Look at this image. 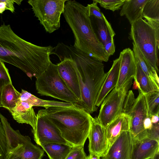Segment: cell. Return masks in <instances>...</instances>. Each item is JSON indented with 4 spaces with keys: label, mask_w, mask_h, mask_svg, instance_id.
<instances>
[{
    "label": "cell",
    "mask_w": 159,
    "mask_h": 159,
    "mask_svg": "<svg viewBox=\"0 0 159 159\" xmlns=\"http://www.w3.org/2000/svg\"><path fill=\"white\" fill-rule=\"evenodd\" d=\"M54 47L39 46L16 34L9 25L0 26V61L21 70L31 79L48 68Z\"/></svg>",
    "instance_id": "cell-1"
},
{
    "label": "cell",
    "mask_w": 159,
    "mask_h": 159,
    "mask_svg": "<svg viewBox=\"0 0 159 159\" xmlns=\"http://www.w3.org/2000/svg\"><path fill=\"white\" fill-rule=\"evenodd\" d=\"M52 53L59 60L70 59L76 65L81 93L79 105L89 114L95 111L97 97L106 78L102 62L77 50L73 46L59 43Z\"/></svg>",
    "instance_id": "cell-2"
},
{
    "label": "cell",
    "mask_w": 159,
    "mask_h": 159,
    "mask_svg": "<svg viewBox=\"0 0 159 159\" xmlns=\"http://www.w3.org/2000/svg\"><path fill=\"white\" fill-rule=\"evenodd\" d=\"M63 14L73 34L74 48L102 62H107L109 57L94 31L88 5L67 0Z\"/></svg>",
    "instance_id": "cell-3"
},
{
    "label": "cell",
    "mask_w": 159,
    "mask_h": 159,
    "mask_svg": "<svg viewBox=\"0 0 159 159\" xmlns=\"http://www.w3.org/2000/svg\"><path fill=\"white\" fill-rule=\"evenodd\" d=\"M43 111L72 146H84L89 135L92 117L78 104L52 107Z\"/></svg>",
    "instance_id": "cell-4"
},
{
    "label": "cell",
    "mask_w": 159,
    "mask_h": 159,
    "mask_svg": "<svg viewBox=\"0 0 159 159\" xmlns=\"http://www.w3.org/2000/svg\"><path fill=\"white\" fill-rule=\"evenodd\" d=\"M129 38L146 61L158 70L159 28H155L142 18L131 25Z\"/></svg>",
    "instance_id": "cell-5"
},
{
    "label": "cell",
    "mask_w": 159,
    "mask_h": 159,
    "mask_svg": "<svg viewBox=\"0 0 159 159\" xmlns=\"http://www.w3.org/2000/svg\"><path fill=\"white\" fill-rule=\"evenodd\" d=\"M35 85L37 93L41 95L79 104V100L60 75L57 65L51 61L47 69L36 78Z\"/></svg>",
    "instance_id": "cell-6"
},
{
    "label": "cell",
    "mask_w": 159,
    "mask_h": 159,
    "mask_svg": "<svg viewBox=\"0 0 159 159\" xmlns=\"http://www.w3.org/2000/svg\"><path fill=\"white\" fill-rule=\"evenodd\" d=\"M122 113L127 115L129 118V131L132 143L148 138L147 131L143 125L144 119L149 116L144 94L139 91L135 98L133 91H128L124 100Z\"/></svg>",
    "instance_id": "cell-7"
},
{
    "label": "cell",
    "mask_w": 159,
    "mask_h": 159,
    "mask_svg": "<svg viewBox=\"0 0 159 159\" xmlns=\"http://www.w3.org/2000/svg\"><path fill=\"white\" fill-rule=\"evenodd\" d=\"M67 0H29L34 16L46 32L51 33L60 26L61 14Z\"/></svg>",
    "instance_id": "cell-8"
},
{
    "label": "cell",
    "mask_w": 159,
    "mask_h": 159,
    "mask_svg": "<svg viewBox=\"0 0 159 159\" xmlns=\"http://www.w3.org/2000/svg\"><path fill=\"white\" fill-rule=\"evenodd\" d=\"M132 80L119 89L114 88L106 96L101 103L97 121L106 128L117 116L122 113L123 106L126 95Z\"/></svg>",
    "instance_id": "cell-9"
},
{
    "label": "cell",
    "mask_w": 159,
    "mask_h": 159,
    "mask_svg": "<svg viewBox=\"0 0 159 159\" xmlns=\"http://www.w3.org/2000/svg\"><path fill=\"white\" fill-rule=\"evenodd\" d=\"M36 116V125L32 132L37 144L40 146L45 143H58L72 146L62 137L57 127L46 117L42 109L38 111Z\"/></svg>",
    "instance_id": "cell-10"
},
{
    "label": "cell",
    "mask_w": 159,
    "mask_h": 159,
    "mask_svg": "<svg viewBox=\"0 0 159 159\" xmlns=\"http://www.w3.org/2000/svg\"><path fill=\"white\" fill-rule=\"evenodd\" d=\"M88 138L89 153L95 154L100 157H103L109 148L106 129L97 121L95 118H92Z\"/></svg>",
    "instance_id": "cell-11"
},
{
    "label": "cell",
    "mask_w": 159,
    "mask_h": 159,
    "mask_svg": "<svg viewBox=\"0 0 159 159\" xmlns=\"http://www.w3.org/2000/svg\"><path fill=\"white\" fill-rule=\"evenodd\" d=\"M60 61L61 62L57 64L59 74L69 88L78 99L80 103L81 93L76 64L70 59L64 58Z\"/></svg>",
    "instance_id": "cell-12"
},
{
    "label": "cell",
    "mask_w": 159,
    "mask_h": 159,
    "mask_svg": "<svg viewBox=\"0 0 159 159\" xmlns=\"http://www.w3.org/2000/svg\"><path fill=\"white\" fill-rule=\"evenodd\" d=\"M120 60L118 81L115 88L119 89L125 84L134 79L136 74V62L133 50L126 48L120 52L119 57Z\"/></svg>",
    "instance_id": "cell-13"
},
{
    "label": "cell",
    "mask_w": 159,
    "mask_h": 159,
    "mask_svg": "<svg viewBox=\"0 0 159 159\" xmlns=\"http://www.w3.org/2000/svg\"><path fill=\"white\" fill-rule=\"evenodd\" d=\"M132 146L129 131L123 132L109 147L102 159H130Z\"/></svg>",
    "instance_id": "cell-14"
},
{
    "label": "cell",
    "mask_w": 159,
    "mask_h": 159,
    "mask_svg": "<svg viewBox=\"0 0 159 159\" xmlns=\"http://www.w3.org/2000/svg\"><path fill=\"white\" fill-rule=\"evenodd\" d=\"M159 141L146 138L132 143L130 159H150L159 152Z\"/></svg>",
    "instance_id": "cell-15"
},
{
    "label": "cell",
    "mask_w": 159,
    "mask_h": 159,
    "mask_svg": "<svg viewBox=\"0 0 159 159\" xmlns=\"http://www.w3.org/2000/svg\"><path fill=\"white\" fill-rule=\"evenodd\" d=\"M120 64L119 57L113 60L112 66L107 73L106 78L97 97L95 102L96 107H99L107 94L115 88L118 80Z\"/></svg>",
    "instance_id": "cell-16"
},
{
    "label": "cell",
    "mask_w": 159,
    "mask_h": 159,
    "mask_svg": "<svg viewBox=\"0 0 159 159\" xmlns=\"http://www.w3.org/2000/svg\"><path fill=\"white\" fill-rule=\"evenodd\" d=\"M13 119L19 123L30 125L34 129L37 116L33 107L27 102L20 100L16 107L10 112Z\"/></svg>",
    "instance_id": "cell-17"
},
{
    "label": "cell",
    "mask_w": 159,
    "mask_h": 159,
    "mask_svg": "<svg viewBox=\"0 0 159 159\" xmlns=\"http://www.w3.org/2000/svg\"><path fill=\"white\" fill-rule=\"evenodd\" d=\"M92 26L94 31L104 47L108 43L114 42L115 33L110 23L105 16L98 19L90 16Z\"/></svg>",
    "instance_id": "cell-18"
},
{
    "label": "cell",
    "mask_w": 159,
    "mask_h": 159,
    "mask_svg": "<svg viewBox=\"0 0 159 159\" xmlns=\"http://www.w3.org/2000/svg\"><path fill=\"white\" fill-rule=\"evenodd\" d=\"M129 116L122 113L106 128L109 147L122 133L129 131Z\"/></svg>",
    "instance_id": "cell-19"
},
{
    "label": "cell",
    "mask_w": 159,
    "mask_h": 159,
    "mask_svg": "<svg viewBox=\"0 0 159 159\" xmlns=\"http://www.w3.org/2000/svg\"><path fill=\"white\" fill-rule=\"evenodd\" d=\"M17 142L19 152L22 159H41L44 151L33 144L28 136L20 134Z\"/></svg>",
    "instance_id": "cell-20"
},
{
    "label": "cell",
    "mask_w": 159,
    "mask_h": 159,
    "mask_svg": "<svg viewBox=\"0 0 159 159\" xmlns=\"http://www.w3.org/2000/svg\"><path fill=\"white\" fill-rule=\"evenodd\" d=\"M148 0H125L120 12L121 16H125L131 25L142 18L143 7Z\"/></svg>",
    "instance_id": "cell-21"
},
{
    "label": "cell",
    "mask_w": 159,
    "mask_h": 159,
    "mask_svg": "<svg viewBox=\"0 0 159 159\" xmlns=\"http://www.w3.org/2000/svg\"><path fill=\"white\" fill-rule=\"evenodd\" d=\"M20 100L27 102L31 107H41L47 108L52 107H67L73 104L66 102L45 100L40 99L28 91L21 89Z\"/></svg>",
    "instance_id": "cell-22"
},
{
    "label": "cell",
    "mask_w": 159,
    "mask_h": 159,
    "mask_svg": "<svg viewBox=\"0 0 159 159\" xmlns=\"http://www.w3.org/2000/svg\"><path fill=\"white\" fill-rule=\"evenodd\" d=\"M20 93L14 87L12 83L6 85L1 94V106L7 109L10 112L17 105L20 100Z\"/></svg>",
    "instance_id": "cell-23"
},
{
    "label": "cell",
    "mask_w": 159,
    "mask_h": 159,
    "mask_svg": "<svg viewBox=\"0 0 159 159\" xmlns=\"http://www.w3.org/2000/svg\"><path fill=\"white\" fill-rule=\"evenodd\" d=\"M135 81L139 91L145 94L154 91H159V87L156 85L143 71L137 62Z\"/></svg>",
    "instance_id": "cell-24"
},
{
    "label": "cell",
    "mask_w": 159,
    "mask_h": 159,
    "mask_svg": "<svg viewBox=\"0 0 159 159\" xmlns=\"http://www.w3.org/2000/svg\"><path fill=\"white\" fill-rule=\"evenodd\" d=\"M40 146L47 154L49 159H65L72 146L58 143H48Z\"/></svg>",
    "instance_id": "cell-25"
},
{
    "label": "cell",
    "mask_w": 159,
    "mask_h": 159,
    "mask_svg": "<svg viewBox=\"0 0 159 159\" xmlns=\"http://www.w3.org/2000/svg\"><path fill=\"white\" fill-rule=\"evenodd\" d=\"M142 18L155 28L159 27V0H148L143 8Z\"/></svg>",
    "instance_id": "cell-26"
},
{
    "label": "cell",
    "mask_w": 159,
    "mask_h": 159,
    "mask_svg": "<svg viewBox=\"0 0 159 159\" xmlns=\"http://www.w3.org/2000/svg\"><path fill=\"white\" fill-rule=\"evenodd\" d=\"M133 51L136 61L145 74L156 85L159 86V78L156 70L146 61L135 45L133 43Z\"/></svg>",
    "instance_id": "cell-27"
},
{
    "label": "cell",
    "mask_w": 159,
    "mask_h": 159,
    "mask_svg": "<svg viewBox=\"0 0 159 159\" xmlns=\"http://www.w3.org/2000/svg\"><path fill=\"white\" fill-rule=\"evenodd\" d=\"M149 116L159 114V91H154L145 94Z\"/></svg>",
    "instance_id": "cell-28"
},
{
    "label": "cell",
    "mask_w": 159,
    "mask_h": 159,
    "mask_svg": "<svg viewBox=\"0 0 159 159\" xmlns=\"http://www.w3.org/2000/svg\"><path fill=\"white\" fill-rule=\"evenodd\" d=\"M9 153L8 141L2 123L0 122V159H7Z\"/></svg>",
    "instance_id": "cell-29"
},
{
    "label": "cell",
    "mask_w": 159,
    "mask_h": 159,
    "mask_svg": "<svg viewBox=\"0 0 159 159\" xmlns=\"http://www.w3.org/2000/svg\"><path fill=\"white\" fill-rule=\"evenodd\" d=\"M12 83L8 70L4 62L0 61V107H1V98L2 90L7 84Z\"/></svg>",
    "instance_id": "cell-30"
},
{
    "label": "cell",
    "mask_w": 159,
    "mask_h": 159,
    "mask_svg": "<svg viewBox=\"0 0 159 159\" xmlns=\"http://www.w3.org/2000/svg\"><path fill=\"white\" fill-rule=\"evenodd\" d=\"M100 6L105 8L113 11L120 9L125 0H95Z\"/></svg>",
    "instance_id": "cell-31"
},
{
    "label": "cell",
    "mask_w": 159,
    "mask_h": 159,
    "mask_svg": "<svg viewBox=\"0 0 159 159\" xmlns=\"http://www.w3.org/2000/svg\"><path fill=\"white\" fill-rule=\"evenodd\" d=\"M87 157L84 146H75L72 147L65 159H87Z\"/></svg>",
    "instance_id": "cell-32"
},
{
    "label": "cell",
    "mask_w": 159,
    "mask_h": 159,
    "mask_svg": "<svg viewBox=\"0 0 159 159\" xmlns=\"http://www.w3.org/2000/svg\"><path fill=\"white\" fill-rule=\"evenodd\" d=\"M93 2L92 3L87 4L89 8L90 16H93L95 18L98 19H102L104 15L101 11L100 8L98 7V3L95 0H93Z\"/></svg>",
    "instance_id": "cell-33"
},
{
    "label": "cell",
    "mask_w": 159,
    "mask_h": 159,
    "mask_svg": "<svg viewBox=\"0 0 159 159\" xmlns=\"http://www.w3.org/2000/svg\"><path fill=\"white\" fill-rule=\"evenodd\" d=\"M14 0H0V14H2L6 10L12 13L15 11Z\"/></svg>",
    "instance_id": "cell-34"
},
{
    "label": "cell",
    "mask_w": 159,
    "mask_h": 159,
    "mask_svg": "<svg viewBox=\"0 0 159 159\" xmlns=\"http://www.w3.org/2000/svg\"><path fill=\"white\" fill-rule=\"evenodd\" d=\"M148 136L149 138L159 141V123L152 124L151 130H148Z\"/></svg>",
    "instance_id": "cell-35"
},
{
    "label": "cell",
    "mask_w": 159,
    "mask_h": 159,
    "mask_svg": "<svg viewBox=\"0 0 159 159\" xmlns=\"http://www.w3.org/2000/svg\"><path fill=\"white\" fill-rule=\"evenodd\" d=\"M7 159H22L19 152L18 146L10 151Z\"/></svg>",
    "instance_id": "cell-36"
},
{
    "label": "cell",
    "mask_w": 159,
    "mask_h": 159,
    "mask_svg": "<svg viewBox=\"0 0 159 159\" xmlns=\"http://www.w3.org/2000/svg\"><path fill=\"white\" fill-rule=\"evenodd\" d=\"M143 125L145 130L148 131L151 129L152 124L151 121V117L148 116L144 119L143 122Z\"/></svg>",
    "instance_id": "cell-37"
},
{
    "label": "cell",
    "mask_w": 159,
    "mask_h": 159,
    "mask_svg": "<svg viewBox=\"0 0 159 159\" xmlns=\"http://www.w3.org/2000/svg\"><path fill=\"white\" fill-rule=\"evenodd\" d=\"M151 121L152 124H156L159 123V115H152L151 117Z\"/></svg>",
    "instance_id": "cell-38"
},
{
    "label": "cell",
    "mask_w": 159,
    "mask_h": 159,
    "mask_svg": "<svg viewBox=\"0 0 159 159\" xmlns=\"http://www.w3.org/2000/svg\"><path fill=\"white\" fill-rule=\"evenodd\" d=\"M87 159H101L100 157L97 155L93 153H89Z\"/></svg>",
    "instance_id": "cell-39"
},
{
    "label": "cell",
    "mask_w": 159,
    "mask_h": 159,
    "mask_svg": "<svg viewBox=\"0 0 159 159\" xmlns=\"http://www.w3.org/2000/svg\"><path fill=\"white\" fill-rule=\"evenodd\" d=\"M23 0H14V2L18 5H20L21 4V2Z\"/></svg>",
    "instance_id": "cell-40"
}]
</instances>
